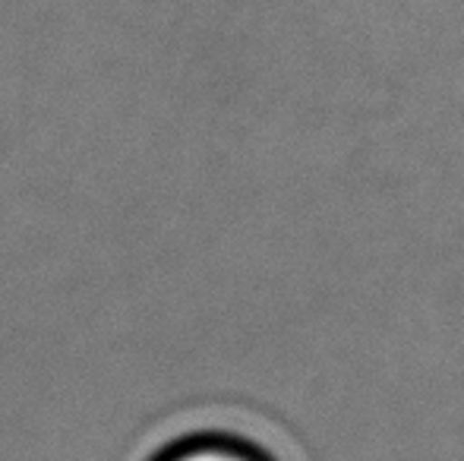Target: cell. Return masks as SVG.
<instances>
[{"label":"cell","mask_w":464,"mask_h":461,"mask_svg":"<svg viewBox=\"0 0 464 461\" xmlns=\"http://www.w3.org/2000/svg\"><path fill=\"white\" fill-rule=\"evenodd\" d=\"M149 461H278L263 443L234 430H196L165 443Z\"/></svg>","instance_id":"obj_1"}]
</instances>
